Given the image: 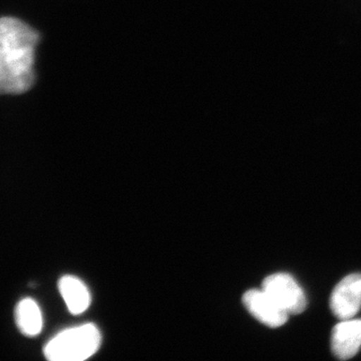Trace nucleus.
I'll use <instances>...</instances> for the list:
<instances>
[{"label": "nucleus", "mask_w": 361, "mask_h": 361, "mask_svg": "<svg viewBox=\"0 0 361 361\" xmlns=\"http://www.w3.org/2000/svg\"><path fill=\"white\" fill-rule=\"evenodd\" d=\"M361 308V274H350L336 285L330 297V310L339 320L355 317Z\"/></svg>", "instance_id": "20e7f679"}, {"label": "nucleus", "mask_w": 361, "mask_h": 361, "mask_svg": "<svg viewBox=\"0 0 361 361\" xmlns=\"http://www.w3.org/2000/svg\"><path fill=\"white\" fill-rule=\"evenodd\" d=\"M242 301L251 315L271 329L282 326L288 320L289 313L263 289L247 291Z\"/></svg>", "instance_id": "39448f33"}, {"label": "nucleus", "mask_w": 361, "mask_h": 361, "mask_svg": "<svg viewBox=\"0 0 361 361\" xmlns=\"http://www.w3.org/2000/svg\"><path fill=\"white\" fill-rule=\"evenodd\" d=\"M16 322L21 334L37 336L42 332V314L39 305L32 298L20 300L16 308Z\"/></svg>", "instance_id": "6e6552de"}, {"label": "nucleus", "mask_w": 361, "mask_h": 361, "mask_svg": "<svg viewBox=\"0 0 361 361\" xmlns=\"http://www.w3.org/2000/svg\"><path fill=\"white\" fill-rule=\"evenodd\" d=\"M361 348V319L341 320L331 334V349L338 360H348Z\"/></svg>", "instance_id": "423d86ee"}, {"label": "nucleus", "mask_w": 361, "mask_h": 361, "mask_svg": "<svg viewBox=\"0 0 361 361\" xmlns=\"http://www.w3.org/2000/svg\"><path fill=\"white\" fill-rule=\"evenodd\" d=\"M262 289L269 294L285 311L290 314H300L306 310L305 294L294 278L286 273H276L266 277Z\"/></svg>", "instance_id": "7ed1b4c3"}, {"label": "nucleus", "mask_w": 361, "mask_h": 361, "mask_svg": "<svg viewBox=\"0 0 361 361\" xmlns=\"http://www.w3.org/2000/svg\"><path fill=\"white\" fill-rule=\"evenodd\" d=\"M39 35L30 26L13 18L0 21V90L20 94L35 82V51Z\"/></svg>", "instance_id": "f257e3e1"}, {"label": "nucleus", "mask_w": 361, "mask_h": 361, "mask_svg": "<svg viewBox=\"0 0 361 361\" xmlns=\"http://www.w3.org/2000/svg\"><path fill=\"white\" fill-rule=\"evenodd\" d=\"M101 332L92 323H85L59 332L44 346V353L51 361H82L99 350Z\"/></svg>", "instance_id": "f03ea898"}, {"label": "nucleus", "mask_w": 361, "mask_h": 361, "mask_svg": "<svg viewBox=\"0 0 361 361\" xmlns=\"http://www.w3.org/2000/svg\"><path fill=\"white\" fill-rule=\"evenodd\" d=\"M59 290L71 314L84 313L90 307L92 296L82 280L71 275L61 277L59 281Z\"/></svg>", "instance_id": "0eeeda50"}]
</instances>
